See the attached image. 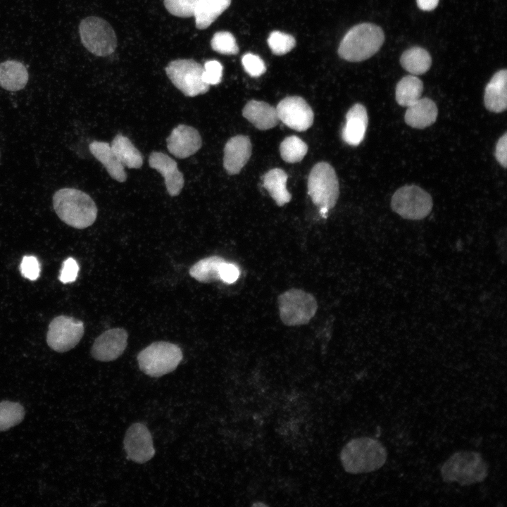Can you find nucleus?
Instances as JSON below:
<instances>
[{
  "mask_svg": "<svg viewBox=\"0 0 507 507\" xmlns=\"http://www.w3.org/2000/svg\"><path fill=\"white\" fill-rule=\"evenodd\" d=\"M339 457L345 471L358 474L382 468L387 461V453L377 439L361 437L349 441L342 449Z\"/></svg>",
  "mask_w": 507,
  "mask_h": 507,
  "instance_id": "nucleus-1",
  "label": "nucleus"
},
{
  "mask_svg": "<svg viewBox=\"0 0 507 507\" xmlns=\"http://www.w3.org/2000/svg\"><path fill=\"white\" fill-rule=\"evenodd\" d=\"M53 206L58 218L76 229L89 227L97 216L94 200L87 193L74 188L56 191L53 196Z\"/></svg>",
  "mask_w": 507,
  "mask_h": 507,
  "instance_id": "nucleus-2",
  "label": "nucleus"
},
{
  "mask_svg": "<svg viewBox=\"0 0 507 507\" xmlns=\"http://www.w3.org/2000/svg\"><path fill=\"white\" fill-rule=\"evenodd\" d=\"M384 42L382 28L364 23L351 27L342 39L338 48L339 56L348 61L359 62L375 54Z\"/></svg>",
  "mask_w": 507,
  "mask_h": 507,
  "instance_id": "nucleus-3",
  "label": "nucleus"
},
{
  "mask_svg": "<svg viewBox=\"0 0 507 507\" xmlns=\"http://www.w3.org/2000/svg\"><path fill=\"white\" fill-rule=\"evenodd\" d=\"M488 472V465L481 454L472 451L453 453L441 468L444 482H456L461 485L481 482L487 477Z\"/></svg>",
  "mask_w": 507,
  "mask_h": 507,
  "instance_id": "nucleus-4",
  "label": "nucleus"
},
{
  "mask_svg": "<svg viewBox=\"0 0 507 507\" xmlns=\"http://www.w3.org/2000/svg\"><path fill=\"white\" fill-rule=\"evenodd\" d=\"M181 349L168 342H156L137 355L140 370L151 377H161L173 371L182 359Z\"/></svg>",
  "mask_w": 507,
  "mask_h": 507,
  "instance_id": "nucleus-5",
  "label": "nucleus"
},
{
  "mask_svg": "<svg viewBox=\"0 0 507 507\" xmlns=\"http://www.w3.org/2000/svg\"><path fill=\"white\" fill-rule=\"evenodd\" d=\"M165 73L174 86L187 96L203 94L209 89L210 85L204 79V67L192 59L172 61Z\"/></svg>",
  "mask_w": 507,
  "mask_h": 507,
  "instance_id": "nucleus-6",
  "label": "nucleus"
},
{
  "mask_svg": "<svg viewBox=\"0 0 507 507\" xmlns=\"http://www.w3.org/2000/svg\"><path fill=\"white\" fill-rule=\"evenodd\" d=\"M308 192L318 207L333 208L339 196V182L334 169L327 162H319L311 169Z\"/></svg>",
  "mask_w": 507,
  "mask_h": 507,
  "instance_id": "nucleus-7",
  "label": "nucleus"
},
{
  "mask_svg": "<svg viewBox=\"0 0 507 507\" xmlns=\"http://www.w3.org/2000/svg\"><path fill=\"white\" fill-rule=\"evenodd\" d=\"M277 302L280 319L288 326L307 324L318 308L315 297L298 289H291L280 294Z\"/></svg>",
  "mask_w": 507,
  "mask_h": 507,
  "instance_id": "nucleus-8",
  "label": "nucleus"
},
{
  "mask_svg": "<svg viewBox=\"0 0 507 507\" xmlns=\"http://www.w3.org/2000/svg\"><path fill=\"white\" fill-rule=\"evenodd\" d=\"M79 32L82 44L96 56H108L117 46L114 30L102 18L91 16L83 19L80 24Z\"/></svg>",
  "mask_w": 507,
  "mask_h": 507,
  "instance_id": "nucleus-9",
  "label": "nucleus"
},
{
  "mask_svg": "<svg viewBox=\"0 0 507 507\" xmlns=\"http://www.w3.org/2000/svg\"><path fill=\"white\" fill-rule=\"evenodd\" d=\"M391 206L403 218L420 220L430 213L433 203L431 196L422 188L406 185L395 192Z\"/></svg>",
  "mask_w": 507,
  "mask_h": 507,
  "instance_id": "nucleus-10",
  "label": "nucleus"
},
{
  "mask_svg": "<svg viewBox=\"0 0 507 507\" xmlns=\"http://www.w3.org/2000/svg\"><path fill=\"white\" fill-rule=\"evenodd\" d=\"M84 324L73 317L59 315L54 318L46 334L49 347L57 352H65L75 347L84 334Z\"/></svg>",
  "mask_w": 507,
  "mask_h": 507,
  "instance_id": "nucleus-11",
  "label": "nucleus"
},
{
  "mask_svg": "<svg viewBox=\"0 0 507 507\" xmlns=\"http://www.w3.org/2000/svg\"><path fill=\"white\" fill-rule=\"evenodd\" d=\"M279 120L289 128L302 132L313 124L314 114L311 106L300 96H287L276 107Z\"/></svg>",
  "mask_w": 507,
  "mask_h": 507,
  "instance_id": "nucleus-12",
  "label": "nucleus"
},
{
  "mask_svg": "<svg viewBox=\"0 0 507 507\" xmlns=\"http://www.w3.org/2000/svg\"><path fill=\"white\" fill-rule=\"evenodd\" d=\"M123 443L127 459L134 462L144 463L155 454L151 432L142 423H134L127 429Z\"/></svg>",
  "mask_w": 507,
  "mask_h": 507,
  "instance_id": "nucleus-13",
  "label": "nucleus"
},
{
  "mask_svg": "<svg viewBox=\"0 0 507 507\" xmlns=\"http://www.w3.org/2000/svg\"><path fill=\"white\" fill-rule=\"evenodd\" d=\"M128 334L123 328H113L100 334L94 341L91 354L100 361L108 362L120 357L127 345Z\"/></svg>",
  "mask_w": 507,
  "mask_h": 507,
  "instance_id": "nucleus-14",
  "label": "nucleus"
},
{
  "mask_svg": "<svg viewBox=\"0 0 507 507\" xmlns=\"http://www.w3.org/2000/svg\"><path fill=\"white\" fill-rule=\"evenodd\" d=\"M169 152L178 158H188L197 152L202 145V139L194 127L179 125L166 139Z\"/></svg>",
  "mask_w": 507,
  "mask_h": 507,
  "instance_id": "nucleus-15",
  "label": "nucleus"
},
{
  "mask_svg": "<svg viewBox=\"0 0 507 507\" xmlns=\"http://www.w3.org/2000/svg\"><path fill=\"white\" fill-rule=\"evenodd\" d=\"M149 165L163 177L167 192L171 196L181 192L184 179L175 160L164 153L154 151L149 157Z\"/></svg>",
  "mask_w": 507,
  "mask_h": 507,
  "instance_id": "nucleus-16",
  "label": "nucleus"
},
{
  "mask_svg": "<svg viewBox=\"0 0 507 507\" xmlns=\"http://www.w3.org/2000/svg\"><path fill=\"white\" fill-rule=\"evenodd\" d=\"M251 155V144L248 137H231L224 147L223 166L229 175L238 174Z\"/></svg>",
  "mask_w": 507,
  "mask_h": 507,
  "instance_id": "nucleus-17",
  "label": "nucleus"
},
{
  "mask_svg": "<svg viewBox=\"0 0 507 507\" xmlns=\"http://www.w3.org/2000/svg\"><path fill=\"white\" fill-rule=\"evenodd\" d=\"M368 113L365 106L354 104L346 115V123L342 130L343 140L351 146H358L364 139L368 126Z\"/></svg>",
  "mask_w": 507,
  "mask_h": 507,
  "instance_id": "nucleus-18",
  "label": "nucleus"
},
{
  "mask_svg": "<svg viewBox=\"0 0 507 507\" xmlns=\"http://www.w3.org/2000/svg\"><path fill=\"white\" fill-rule=\"evenodd\" d=\"M486 108L494 113L504 111L507 107V70L502 69L494 74L487 83L484 94Z\"/></svg>",
  "mask_w": 507,
  "mask_h": 507,
  "instance_id": "nucleus-19",
  "label": "nucleus"
},
{
  "mask_svg": "<svg viewBox=\"0 0 507 507\" xmlns=\"http://www.w3.org/2000/svg\"><path fill=\"white\" fill-rule=\"evenodd\" d=\"M437 114V105L432 99L420 98L407 107L404 120L408 125L413 128L423 129L436 121Z\"/></svg>",
  "mask_w": 507,
  "mask_h": 507,
  "instance_id": "nucleus-20",
  "label": "nucleus"
},
{
  "mask_svg": "<svg viewBox=\"0 0 507 507\" xmlns=\"http://www.w3.org/2000/svg\"><path fill=\"white\" fill-rule=\"evenodd\" d=\"M243 116L259 130H268L278 123L276 108L262 101L251 100L244 107Z\"/></svg>",
  "mask_w": 507,
  "mask_h": 507,
  "instance_id": "nucleus-21",
  "label": "nucleus"
},
{
  "mask_svg": "<svg viewBox=\"0 0 507 507\" xmlns=\"http://www.w3.org/2000/svg\"><path fill=\"white\" fill-rule=\"evenodd\" d=\"M92 154L105 167L110 176L119 182H125L127 173L125 167L118 161L110 144L94 141L89 144Z\"/></svg>",
  "mask_w": 507,
  "mask_h": 507,
  "instance_id": "nucleus-22",
  "label": "nucleus"
},
{
  "mask_svg": "<svg viewBox=\"0 0 507 507\" xmlns=\"http://www.w3.org/2000/svg\"><path fill=\"white\" fill-rule=\"evenodd\" d=\"M25 66L17 61H6L0 63V87L8 91H18L25 87L28 81Z\"/></svg>",
  "mask_w": 507,
  "mask_h": 507,
  "instance_id": "nucleus-23",
  "label": "nucleus"
},
{
  "mask_svg": "<svg viewBox=\"0 0 507 507\" xmlns=\"http://www.w3.org/2000/svg\"><path fill=\"white\" fill-rule=\"evenodd\" d=\"M230 4L231 0H197L193 15L196 27L200 30L209 27Z\"/></svg>",
  "mask_w": 507,
  "mask_h": 507,
  "instance_id": "nucleus-24",
  "label": "nucleus"
},
{
  "mask_svg": "<svg viewBox=\"0 0 507 507\" xmlns=\"http://www.w3.org/2000/svg\"><path fill=\"white\" fill-rule=\"evenodd\" d=\"M120 163L128 168H139L143 164V156L132 142L125 136L118 134L110 144Z\"/></svg>",
  "mask_w": 507,
  "mask_h": 507,
  "instance_id": "nucleus-25",
  "label": "nucleus"
},
{
  "mask_svg": "<svg viewBox=\"0 0 507 507\" xmlns=\"http://www.w3.org/2000/svg\"><path fill=\"white\" fill-rule=\"evenodd\" d=\"M287 177V173L281 168L271 169L263 176L264 187L280 206L289 203L292 199L286 187Z\"/></svg>",
  "mask_w": 507,
  "mask_h": 507,
  "instance_id": "nucleus-26",
  "label": "nucleus"
},
{
  "mask_svg": "<svg viewBox=\"0 0 507 507\" xmlns=\"http://www.w3.org/2000/svg\"><path fill=\"white\" fill-rule=\"evenodd\" d=\"M400 63L411 75H422L430 68L432 58L426 49L420 46H413L402 54Z\"/></svg>",
  "mask_w": 507,
  "mask_h": 507,
  "instance_id": "nucleus-27",
  "label": "nucleus"
},
{
  "mask_svg": "<svg viewBox=\"0 0 507 507\" xmlns=\"http://www.w3.org/2000/svg\"><path fill=\"white\" fill-rule=\"evenodd\" d=\"M423 82L413 75L402 77L396 86L395 97L397 103L408 107L421 98Z\"/></svg>",
  "mask_w": 507,
  "mask_h": 507,
  "instance_id": "nucleus-28",
  "label": "nucleus"
},
{
  "mask_svg": "<svg viewBox=\"0 0 507 507\" xmlns=\"http://www.w3.org/2000/svg\"><path fill=\"white\" fill-rule=\"evenodd\" d=\"M224 258L212 256L201 259L189 269V275L200 282H210L220 280L219 270Z\"/></svg>",
  "mask_w": 507,
  "mask_h": 507,
  "instance_id": "nucleus-29",
  "label": "nucleus"
},
{
  "mask_svg": "<svg viewBox=\"0 0 507 507\" xmlns=\"http://www.w3.org/2000/svg\"><path fill=\"white\" fill-rule=\"evenodd\" d=\"M282 158L290 163L301 161L308 151L307 144L299 137L292 135L286 137L280 144Z\"/></svg>",
  "mask_w": 507,
  "mask_h": 507,
  "instance_id": "nucleus-30",
  "label": "nucleus"
},
{
  "mask_svg": "<svg viewBox=\"0 0 507 507\" xmlns=\"http://www.w3.org/2000/svg\"><path fill=\"white\" fill-rule=\"evenodd\" d=\"M24 408L18 403H0V431H5L19 424L24 418Z\"/></svg>",
  "mask_w": 507,
  "mask_h": 507,
  "instance_id": "nucleus-31",
  "label": "nucleus"
},
{
  "mask_svg": "<svg viewBox=\"0 0 507 507\" xmlns=\"http://www.w3.org/2000/svg\"><path fill=\"white\" fill-rule=\"evenodd\" d=\"M267 42L272 52L277 56L287 54L296 45V40L294 37L280 31L272 32Z\"/></svg>",
  "mask_w": 507,
  "mask_h": 507,
  "instance_id": "nucleus-32",
  "label": "nucleus"
},
{
  "mask_svg": "<svg viewBox=\"0 0 507 507\" xmlns=\"http://www.w3.org/2000/svg\"><path fill=\"white\" fill-rule=\"evenodd\" d=\"M211 46L214 51L222 54L234 55L239 52L234 37L227 31H220L214 34L211 41Z\"/></svg>",
  "mask_w": 507,
  "mask_h": 507,
  "instance_id": "nucleus-33",
  "label": "nucleus"
},
{
  "mask_svg": "<svg viewBox=\"0 0 507 507\" xmlns=\"http://www.w3.org/2000/svg\"><path fill=\"white\" fill-rule=\"evenodd\" d=\"M197 0H164L168 11L173 15L188 18L194 15Z\"/></svg>",
  "mask_w": 507,
  "mask_h": 507,
  "instance_id": "nucleus-34",
  "label": "nucleus"
},
{
  "mask_svg": "<svg viewBox=\"0 0 507 507\" xmlns=\"http://www.w3.org/2000/svg\"><path fill=\"white\" fill-rule=\"evenodd\" d=\"M242 63L245 71L251 77H259L266 70L263 61L254 54H244L242 58Z\"/></svg>",
  "mask_w": 507,
  "mask_h": 507,
  "instance_id": "nucleus-35",
  "label": "nucleus"
},
{
  "mask_svg": "<svg viewBox=\"0 0 507 507\" xmlns=\"http://www.w3.org/2000/svg\"><path fill=\"white\" fill-rule=\"evenodd\" d=\"M223 66L215 60L206 61L204 66V79L208 85H215L221 82Z\"/></svg>",
  "mask_w": 507,
  "mask_h": 507,
  "instance_id": "nucleus-36",
  "label": "nucleus"
},
{
  "mask_svg": "<svg viewBox=\"0 0 507 507\" xmlns=\"http://www.w3.org/2000/svg\"><path fill=\"white\" fill-rule=\"evenodd\" d=\"M20 272L30 280H36L40 274V264L34 256H25L20 263Z\"/></svg>",
  "mask_w": 507,
  "mask_h": 507,
  "instance_id": "nucleus-37",
  "label": "nucleus"
},
{
  "mask_svg": "<svg viewBox=\"0 0 507 507\" xmlns=\"http://www.w3.org/2000/svg\"><path fill=\"white\" fill-rule=\"evenodd\" d=\"M78 271L79 266L77 261L73 258H68L63 263L58 278L64 284L71 283L76 280Z\"/></svg>",
  "mask_w": 507,
  "mask_h": 507,
  "instance_id": "nucleus-38",
  "label": "nucleus"
},
{
  "mask_svg": "<svg viewBox=\"0 0 507 507\" xmlns=\"http://www.w3.org/2000/svg\"><path fill=\"white\" fill-rule=\"evenodd\" d=\"M240 275V270L235 264L227 263L225 261L221 264L219 270L220 280L232 284L237 280Z\"/></svg>",
  "mask_w": 507,
  "mask_h": 507,
  "instance_id": "nucleus-39",
  "label": "nucleus"
},
{
  "mask_svg": "<svg viewBox=\"0 0 507 507\" xmlns=\"http://www.w3.org/2000/svg\"><path fill=\"white\" fill-rule=\"evenodd\" d=\"M495 157L504 168L507 166V134L501 136L496 145Z\"/></svg>",
  "mask_w": 507,
  "mask_h": 507,
  "instance_id": "nucleus-40",
  "label": "nucleus"
},
{
  "mask_svg": "<svg viewBox=\"0 0 507 507\" xmlns=\"http://www.w3.org/2000/svg\"><path fill=\"white\" fill-rule=\"evenodd\" d=\"M439 0H416L418 8L425 11L434 10L438 5Z\"/></svg>",
  "mask_w": 507,
  "mask_h": 507,
  "instance_id": "nucleus-41",
  "label": "nucleus"
},
{
  "mask_svg": "<svg viewBox=\"0 0 507 507\" xmlns=\"http://www.w3.org/2000/svg\"><path fill=\"white\" fill-rule=\"evenodd\" d=\"M256 505H257V506H265V504H264V503L253 504L252 506H256Z\"/></svg>",
  "mask_w": 507,
  "mask_h": 507,
  "instance_id": "nucleus-42",
  "label": "nucleus"
}]
</instances>
